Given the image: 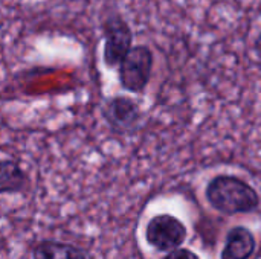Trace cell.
Masks as SVG:
<instances>
[{
	"mask_svg": "<svg viewBox=\"0 0 261 259\" xmlns=\"http://www.w3.org/2000/svg\"><path fill=\"white\" fill-rule=\"evenodd\" d=\"M252 49H254V53L257 56V64L261 69V32L254 38V44H252Z\"/></svg>",
	"mask_w": 261,
	"mask_h": 259,
	"instance_id": "obj_10",
	"label": "cell"
},
{
	"mask_svg": "<svg viewBox=\"0 0 261 259\" xmlns=\"http://www.w3.org/2000/svg\"><path fill=\"white\" fill-rule=\"evenodd\" d=\"M29 179L18 162L3 159L0 168V191L2 194H17L24 191Z\"/></svg>",
	"mask_w": 261,
	"mask_h": 259,
	"instance_id": "obj_7",
	"label": "cell"
},
{
	"mask_svg": "<svg viewBox=\"0 0 261 259\" xmlns=\"http://www.w3.org/2000/svg\"><path fill=\"white\" fill-rule=\"evenodd\" d=\"M164 259H200L194 252H191L190 249H176L171 250Z\"/></svg>",
	"mask_w": 261,
	"mask_h": 259,
	"instance_id": "obj_9",
	"label": "cell"
},
{
	"mask_svg": "<svg viewBox=\"0 0 261 259\" xmlns=\"http://www.w3.org/2000/svg\"><path fill=\"white\" fill-rule=\"evenodd\" d=\"M205 197L213 209L223 215L251 214L260 208L258 192L243 179L220 174L210 180Z\"/></svg>",
	"mask_w": 261,
	"mask_h": 259,
	"instance_id": "obj_1",
	"label": "cell"
},
{
	"mask_svg": "<svg viewBox=\"0 0 261 259\" xmlns=\"http://www.w3.org/2000/svg\"><path fill=\"white\" fill-rule=\"evenodd\" d=\"M32 259H87V256L76 246L44 240L34 247Z\"/></svg>",
	"mask_w": 261,
	"mask_h": 259,
	"instance_id": "obj_8",
	"label": "cell"
},
{
	"mask_svg": "<svg viewBox=\"0 0 261 259\" xmlns=\"http://www.w3.org/2000/svg\"><path fill=\"white\" fill-rule=\"evenodd\" d=\"M101 114L109 128L115 134L121 136L133 134L139 128L144 118L141 105L135 99L122 95L109 98L101 108Z\"/></svg>",
	"mask_w": 261,
	"mask_h": 259,
	"instance_id": "obj_4",
	"label": "cell"
},
{
	"mask_svg": "<svg viewBox=\"0 0 261 259\" xmlns=\"http://www.w3.org/2000/svg\"><path fill=\"white\" fill-rule=\"evenodd\" d=\"M102 60L106 67H119L133 47V31L130 24L119 14H110L102 23Z\"/></svg>",
	"mask_w": 261,
	"mask_h": 259,
	"instance_id": "obj_3",
	"label": "cell"
},
{
	"mask_svg": "<svg viewBox=\"0 0 261 259\" xmlns=\"http://www.w3.org/2000/svg\"><path fill=\"white\" fill-rule=\"evenodd\" d=\"M145 240L159 252H171L179 249L187 240V227L174 215L159 214L148 221Z\"/></svg>",
	"mask_w": 261,
	"mask_h": 259,
	"instance_id": "obj_5",
	"label": "cell"
},
{
	"mask_svg": "<svg viewBox=\"0 0 261 259\" xmlns=\"http://www.w3.org/2000/svg\"><path fill=\"white\" fill-rule=\"evenodd\" d=\"M255 237L243 226L232 227L226 235V243L220 259H249L255 252Z\"/></svg>",
	"mask_w": 261,
	"mask_h": 259,
	"instance_id": "obj_6",
	"label": "cell"
},
{
	"mask_svg": "<svg viewBox=\"0 0 261 259\" xmlns=\"http://www.w3.org/2000/svg\"><path fill=\"white\" fill-rule=\"evenodd\" d=\"M153 64L154 55L148 46H133L118 67V79L121 87L130 93H144L151 79Z\"/></svg>",
	"mask_w": 261,
	"mask_h": 259,
	"instance_id": "obj_2",
	"label": "cell"
}]
</instances>
